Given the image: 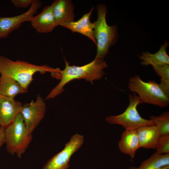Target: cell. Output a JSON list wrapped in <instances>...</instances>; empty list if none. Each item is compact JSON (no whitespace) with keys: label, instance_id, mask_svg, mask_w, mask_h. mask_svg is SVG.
I'll return each mask as SVG.
<instances>
[{"label":"cell","instance_id":"obj_1","mask_svg":"<svg viewBox=\"0 0 169 169\" xmlns=\"http://www.w3.org/2000/svg\"><path fill=\"white\" fill-rule=\"evenodd\" d=\"M65 67L60 70V81L45 98L52 99L61 94L64 87L68 82L75 79H83L93 84L94 80L101 79L104 74V69L108 66L104 60L95 58L90 62L82 66H70L65 60Z\"/></svg>","mask_w":169,"mask_h":169},{"label":"cell","instance_id":"obj_2","mask_svg":"<svg viewBox=\"0 0 169 169\" xmlns=\"http://www.w3.org/2000/svg\"><path fill=\"white\" fill-rule=\"evenodd\" d=\"M60 70L46 65H37L20 60L13 61L0 55L1 75L12 78L27 90L33 79V75L36 73L43 74L50 72L54 76H59Z\"/></svg>","mask_w":169,"mask_h":169},{"label":"cell","instance_id":"obj_3","mask_svg":"<svg viewBox=\"0 0 169 169\" xmlns=\"http://www.w3.org/2000/svg\"><path fill=\"white\" fill-rule=\"evenodd\" d=\"M97 12V19L93 23L94 35L97 47L95 58L104 60L110 47L117 41L118 29L115 25L109 26L107 24V9L105 5H99Z\"/></svg>","mask_w":169,"mask_h":169},{"label":"cell","instance_id":"obj_4","mask_svg":"<svg viewBox=\"0 0 169 169\" xmlns=\"http://www.w3.org/2000/svg\"><path fill=\"white\" fill-rule=\"evenodd\" d=\"M128 87L131 91L137 93L143 102L162 108L169 105V95L155 81L146 82L138 75H135L129 79Z\"/></svg>","mask_w":169,"mask_h":169},{"label":"cell","instance_id":"obj_5","mask_svg":"<svg viewBox=\"0 0 169 169\" xmlns=\"http://www.w3.org/2000/svg\"><path fill=\"white\" fill-rule=\"evenodd\" d=\"M5 135L8 152L21 158L28 148L32 136L28 132L20 113L11 124L5 127Z\"/></svg>","mask_w":169,"mask_h":169},{"label":"cell","instance_id":"obj_6","mask_svg":"<svg viewBox=\"0 0 169 169\" xmlns=\"http://www.w3.org/2000/svg\"><path fill=\"white\" fill-rule=\"evenodd\" d=\"M129 104L122 114L107 117L105 120L111 124L121 125L125 130L136 129L140 127L155 125L153 121L143 118L137 109L138 105L143 102L135 93L130 94Z\"/></svg>","mask_w":169,"mask_h":169},{"label":"cell","instance_id":"obj_7","mask_svg":"<svg viewBox=\"0 0 169 169\" xmlns=\"http://www.w3.org/2000/svg\"><path fill=\"white\" fill-rule=\"evenodd\" d=\"M84 137L78 134L73 135L64 148L48 160L42 169H68L70 158L82 146Z\"/></svg>","mask_w":169,"mask_h":169},{"label":"cell","instance_id":"obj_8","mask_svg":"<svg viewBox=\"0 0 169 169\" xmlns=\"http://www.w3.org/2000/svg\"><path fill=\"white\" fill-rule=\"evenodd\" d=\"M46 109L45 103L39 94L35 101L32 100L22 106L20 113L29 134H32L44 118Z\"/></svg>","mask_w":169,"mask_h":169},{"label":"cell","instance_id":"obj_9","mask_svg":"<svg viewBox=\"0 0 169 169\" xmlns=\"http://www.w3.org/2000/svg\"><path fill=\"white\" fill-rule=\"evenodd\" d=\"M42 4L40 1L35 0L23 13L11 17H0V40L7 37L13 31L19 28L23 23L30 22Z\"/></svg>","mask_w":169,"mask_h":169},{"label":"cell","instance_id":"obj_10","mask_svg":"<svg viewBox=\"0 0 169 169\" xmlns=\"http://www.w3.org/2000/svg\"><path fill=\"white\" fill-rule=\"evenodd\" d=\"M22 103L0 95V126L6 127L11 124L19 114Z\"/></svg>","mask_w":169,"mask_h":169},{"label":"cell","instance_id":"obj_11","mask_svg":"<svg viewBox=\"0 0 169 169\" xmlns=\"http://www.w3.org/2000/svg\"><path fill=\"white\" fill-rule=\"evenodd\" d=\"M53 6L52 3L50 5L44 7L40 13L32 18L31 25L38 32L50 33L57 27L53 14Z\"/></svg>","mask_w":169,"mask_h":169},{"label":"cell","instance_id":"obj_12","mask_svg":"<svg viewBox=\"0 0 169 169\" xmlns=\"http://www.w3.org/2000/svg\"><path fill=\"white\" fill-rule=\"evenodd\" d=\"M53 12L56 26L74 21V6L69 0H56L53 3Z\"/></svg>","mask_w":169,"mask_h":169},{"label":"cell","instance_id":"obj_13","mask_svg":"<svg viewBox=\"0 0 169 169\" xmlns=\"http://www.w3.org/2000/svg\"><path fill=\"white\" fill-rule=\"evenodd\" d=\"M94 8L87 13L83 15L78 21L65 23L61 26L67 28L73 32H77L86 36L91 40L96 45L94 35L93 23L90 21L91 15Z\"/></svg>","mask_w":169,"mask_h":169},{"label":"cell","instance_id":"obj_14","mask_svg":"<svg viewBox=\"0 0 169 169\" xmlns=\"http://www.w3.org/2000/svg\"><path fill=\"white\" fill-rule=\"evenodd\" d=\"M120 150L134 158L137 150L140 148L137 129L125 130L118 143Z\"/></svg>","mask_w":169,"mask_h":169},{"label":"cell","instance_id":"obj_15","mask_svg":"<svg viewBox=\"0 0 169 169\" xmlns=\"http://www.w3.org/2000/svg\"><path fill=\"white\" fill-rule=\"evenodd\" d=\"M136 129L140 148L156 149L160 136L156 126L155 125H145Z\"/></svg>","mask_w":169,"mask_h":169},{"label":"cell","instance_id":"obj_16","mask_svg":"<svg viewBox=\"0 0 169 169\" xmlns=\"http://www.w3.org/2000/svg\"><path fill=\"white\" fill-rule=\"evenodd\" d=\"M168 46V42L166 41L163 44L161 45L159 50L155 53L152 54L148 51L143 52L139 55L141 60V65H151L153 67L163 64H169V56L166 52V48Z\"/></svg>","mask_w":169,"mask_h":169},{"label":"cell","instance_id":"obj_17","mask_svg":"<svg viewBox=\"0 0 169 169\" xmlns=\"http://www.w3.org/2000/svg\"><path fill=\"white\" fill-rule=\"evenodd\" d=\"M16 81L9 77L0 76V95L14 99L18 95L26 92Z\"/></svg>","mask_w":169,"mask_h":169},{"label":"cell","instance_id":"obj_18","mask_svg":"<svg viewBox=\"0 0 169 169\" xmlns=\"http://www.w3.org/2000/svg\"><path fill=\"white\" fill-rule=\"evenodd\" d=\"M167 165H169V153L159 154L156 152L139 166H132L128 169H156Z\"/></svg>","mask_w":169,"mask_h":169},{"label":"cell","instance_id":"obj_19","mask_svg":"<svg viewBox=\"0 0 169 169\" xmlns=\"http://www.w3.org/2000/svg\"><path fill=\"white\" fill-rule=\"evenodd\" d=\"M150 118L158 128L160 136L169 135V111H165L158 116L152 115Z\"/></svg>","mask_w":169,"mask_h":169},{"label":"cell","instance_id":"obj_20","mask_svg":"<svg viewBox=\"0 0 169 169\" xmlns=\"http://www.w3.org/2000/svg\"><path fill=\"white\" fill-rule=\"evenodd\" d=\"M156 149L159 154L169 153V135L160 136Z\"/></svg>","mask_w":169,"mask_h":169},{"label":"cell","instance_id":"obj_21","mask_svg":"<svg viewBox=\"0 0 169 169\" xmlns=\"http://www.w3.org/2000/svg\"><path fill=\"white\" fill-rule=\"evenodd\" d=\"M156 74L161 78V79L169 80V64H163L153 67Z\"/></svg>","mask_w":169,"mask_h":169},{"label":"cell","instance_id":"obj_22","mask_svg":"<svg viewBox=\"0 0 169 169\" xmlns=\"http://www.w3.org/2000/svg\"><path fill=\"white\" fill-rule=\"evenodd\" d=\"M35 0H11V2L15 7L19 8H26L31 5Z\"/></svg>","mask_w":169,"mask_h":169},{"label":"cell","instance_id":"obj_23","mask_svg":"<svg viewBox=\"0 0 169 169\" xmlns=\"http://www.w3.org/2000/svg\"><path fill=\"white\" fill-rule=\"evenodd\" d=\"M5 127L1 126L0 128V148L5 143Z\"/></svg>","mask_w":169,"mask_h":169},{"label":"cell","instance_id":"obj_24","mask_svg":"<svg viewBox=\"0 0 169 169\" xmlns=\"http://www.w3.org/2000/svg\"><path fill=\"white\" fill-rule=\"evenodd\" d=\"M156 169H169V165L161 166Z\"/></svg>","mask_w":169,"mask_h":169},{"label":"cell","instance_id":"obj_25","mask_svg":"<svg viewBox=\"0 0 169 169\" xmlns=\"http://www.w3.org/2000/svg\"><path fill=\"white\" fill-rule=\"evenodd\" d=\"M0 127H1V126H0Z\"/></svg>","mask_w":169,"mask_h":169}]
</instances>
